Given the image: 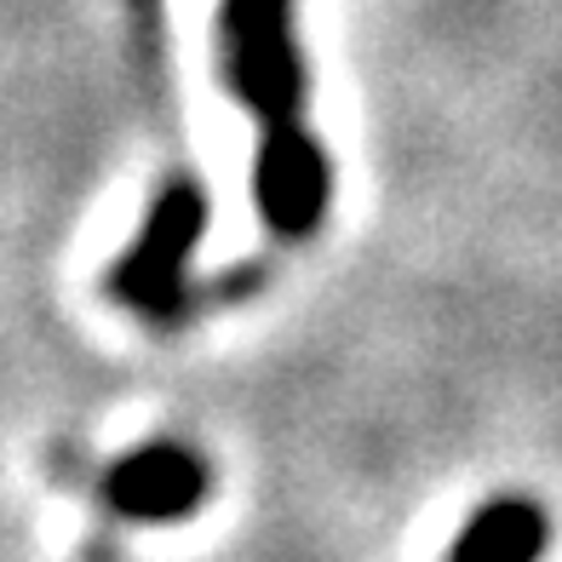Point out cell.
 <instances>
[{
	"instance_id": "1",
	"label": "cell",
	"mask_w": 562,
	"mask_h": 562,
	"mask_svg": "<svg viewBox=\"0 0 562 562\" xmlns=\"http://www.w3.org/2000/svg\"><path fill=\"white\" fill-rule=\"evenodd\" d=\"M224 92L259 121V133L304 121V58L293 35V0H224L218 7Z\"/></svg>"
},
{
	"instance_id": "2",
	"label": "cell",
	"mask_w": 562,
	"mask_h": 562,
	"mask_svg": "<svg viewBox=\"0 0 562 562\" xmlns=\"http://www.w3.org/2000/svg\"><path fill=\"white\" fill-rule=\"evenodd\" d=\"M201 236H207V195L195 178H172V184L149 201L138 236L121 247L110 265V299H121L138 316H178L184 304V281Z\"/></svg>"
},
{
	"instance_id": "3",
	"label": "cell",
	"mask_w": 562,
	"mask_h": 562,
	"mask_svg": "<svg viewBox=\"0 0 562 562\" xmlns=\"http://www.w3.org/2000/svg\"><path fill=\"white\" fill-rule=\"evenodd\" d=\"M252 207L276 241H304L334 207V156L311 126H276L252 149Z\"/></svg>"
},
{
	"instance_id": "4",
	"label": "cell",
	"mask_w": 562,
	"mask_h": 562,
	"mask_svg": "<svg viewBox=\"0 0 562 562\" xmlns=\"http://www.w3.org/2000/svg\"><path fill=\"white\" fill-rule=\"evenodd\" d=\"M207 465L184 442H144L104 476V499L126 522H184L207 499Z\"/></svg>"
},
{
	"instance_id": "5",
	"label": "cell",
	"mask_w": 562,
	"mask_h": 562,
	"mask_svg": "<svg viewBox=\"0 0 562 562\" xmlns=\"http://www.w3.org/2000/svg\"><path fill=\"white\" fill-rule=\"evenodd\" d=\"M551 546V522L528 494H494L453 533L448 562H540Z\"/></svg>"
}]
</instances>
